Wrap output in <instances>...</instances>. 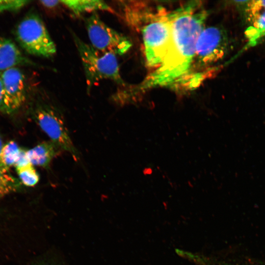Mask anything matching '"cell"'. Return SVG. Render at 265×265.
Here are the masks:
<instances>
[{"label":"cell","instance_id":"cell-1","mask_svg":"<svg viewBox=\"0 0 265 265\" xmlns=\"http://www.w3.org/2000/svg\"><path fill=\"white\" fill-rule=\"evenodd\" d=\"M172 36L161 64L149 75L143 89L170 86L186 77L193 63L196 42L208 15L199 1H192L171 12Z\"/></svg>","mask_w":265,"mask_h":265},{"label":"cell","instance_id":"cell-2","mask_svg":"<svg viewBox=\"0 0 265 265\" xmlns=\"http://www.w3.org/2000/svg\"><path fill=\"white\" fill-rule=\"evenodd\" d=\"M72 35L83 65L88 91L104 80H112L121 86L126 85L115 55L96 49L73 32Z\"/></svg>","mask_w":265,"mask_h":265},{"label":"cell","instance_id":"cell-3","mask_svg":"<svg viewBox=\"0 0 265 265\" xmlns=\"http://www.w3.org/2000/svg\"><path fill=\"white\" fill-rule=\"evenodd\" d=\"M15 35L19 44L29 54L50 58L56 53L55 45L36 12L28 13L18 23Z\"/></svg>","mask_w":265,"mask_h":265},{"label":"cell","instance_id":"cell-4","mask_svg":"<svg viewBox=\"0 0 265 265\" xmlns=\"http://www.w3.org/2000/svg\"><path fill=\"white\" fill-rule=\"evenodd\" d=\"M172 13L159 15L146 25L142 31L146 62L158 68L162 63L172 36Z\"/></svg>","mask_w":265,"mask_h":265},{"label":"cell","instance_id":"cell-5","mask_svg":"<svg viewBox=\"0 0 265 265\" xmlns=\"http://www.w3.org/2000/svg\"><path fill=\"white\" fill-rule=\"evenodd\" d=\"M85 26L91 45L101 52L122 55L132 46L127 37L107 26L97 12L85 19Z\"/></svg>","mask_w":265,"mask_h":265},{"label":"cell","instance_id":"cell-6","mask_svg":"<svg viewBox=\"0 0 265 265\" xmlns=\"http://www.w3.org/2000/svg\"><path fill=\"white\" fill-rule=\"evenodd\" d=\"M230 41L226 31L218 26L204 28L198 38L193 59L199 67H207L222 60L227 54Z\"/></svg>","mask_w":265,"mask_h":265},{"label":"cell","instance_id":"cell-7","mask_svg":"<svg viewBox=\"0 0 265 265\" xmlns=\"http://www.w3.org/2000/svg\"><path fill=\"white\" fill-rule=\"evenodd\" d=\"M34 117L42 130L59 148L70 153L76 159L78 153L60 115L52 106L43 105L35 110Z\"/></svg>","mask_w":265,"mask_h":265},{"label":"cell","instance_id":"cell-8","mask_svg":"<svg viewBox=\"0 0 265 265\" xmlns=\"http://www.w3.org/2000/svg\"><path fill=\"white\" fill-rule=\"evenodd\" d=\"M244 22L245 36L249 47L253 46L265 36V0L235 1Z\"/></svg>","mask_w":265,"mask_h":265},{"label":"cell","instance_id":"cell-9","mask_svg":"<svg viewBox=\"0 0 265 265\" xmlns=\"http://www.w3.org/2000/svg\"><path fill=\"white\" fill-rule=\"evenodd\" d=\"M6 113L18 110L26 97L25 78L23 73L17 67L0 72Z\"/></svg>","mask_w":265,"mask_h":265},{"label":"cell","instance_id":"cell-10","mask_svg":"<svg viewBox=\"0 0 265 265\" xmlns=\"http://www.w3.org/2000/svg\"><path fill=\"white\" fill-rule=\"evenodd\" d=\"M19 65L36 64L24 55L12 41L0 38V72Z\"/></svg>","mask_w":265,"mask_h":265},{"label":"cell","instance_id":"cell-11","mask_svg":"<svg viewBox=\"0 0 265 265\" xmlns=\"http://www.w3.org/2000/svg\"><path fill=\"white\" fill-rule=\"evenodd\" d=\"M60 3L67 7L74 15L80 16L87 13L106 11L113 13L112 8L105 1L100 0H63Z\"/></svg>","mask_w":265,"mask_h":265},{"label":"cell","instance_id":"cell-12","mask_svg":"<svg viewBox=\"0 0 265 265\" xmlns=\"http://www.w3.org/2000/svg\"><path fill=\"white\" fill-rule=\"evenodd\" d=\"M58 148L52 141L43 142L26 151V154L32 165L45 167L55 156Z\"/></svg>","mask_w":265,"mask_h":265},{"label":"cell","instance_id":"cell-13","mask_svg":"<svg viewBox=\"0 0 265 265\" xmlns=\"http://www.w3.org/2000/svg\"><path fill=\"white\" fill-rule=\"evenodd\" d=\"M21 185V182L9 173L8 170L0 167V199L16 191Z\"/></svg>","mask_w":265,"mask_h":265},{"label":"cell","instance_id":"cell-14","mask_svg":"<svg viewBox=\"0 0 265 265\" xmlns=\"http://www.w3.org/2000/svg\"><path fill=\"white\" fill-rule=\"evenodd\" d=\"M21 150L18 144L13 141L4 145L1 156V164L4 169L8 170L11 167L15 166Z\"/></svg>","mask_w":265,"mask_h":265},{"label":"cell","instance_id":"cell-15","mask_svg":"<svg viewBox=\"0 0 265 265\" xmlns=\"http://www.w3.org/2000/svg\"><path fill=\"white\" fill-rule=\"evenodd\" d=\"M19 180L27 186H33L39 181V176L31 164L16 168Z\"/></svg>","mask_w":265,"mask_h":265},{"label":"cell","instance_id":"cell-16","mask_svg":"<svg viewBox=\"0 0 265 265\" xmlns=\"http://www.w3.org/2000/svg\"><path fill=\"white\" fill-rule=\"evenodd\" d=\"M30 2L25 0H0V14L6 11H18Z\"/></svg>","mask_w":265,"mask_h":265},{"label":"cell","instance_id":"cell-17","mask_svg":"<svg viewBox=\"0 0 265 265\" xmlns=\"http://www.w3.org/2000/svg\"><path fill=\"white\" fill-rule=\"evenodd\" d=\"M0 111L6 113L4 101V94L1 80L0 78Z\"/></svg>","mask_w":265,"mask_h":265},{"label":"cell","instance_id":"cell-18","mask_svg":"<svg viewBox=\"0 0 265 265\" xmlns=\"http://www.w3.org/2000/svg\"><path fill=\"white\" fill-rule=\"evenodd\" d=\"M39 2L44 7L53 8L60 4V0H40Z\"/></svg>","mask_w":265,"mask_h":265},{"label":"cell","instance_id":"cell-19","mask_svg":"<svg viewBox=\"0 0 265 265\" xmlns=\"http://www.w3.org/2000/svg\"><path fill=\"white\" fill-rule=\"evenodd\" d=\"M3 146H4V145L3 144L2 140L0 137V167L2 168H3L2 167V166L1 164V156Z\"/></svg>","mask_w":265,"mask_h":265}]
</instances>
